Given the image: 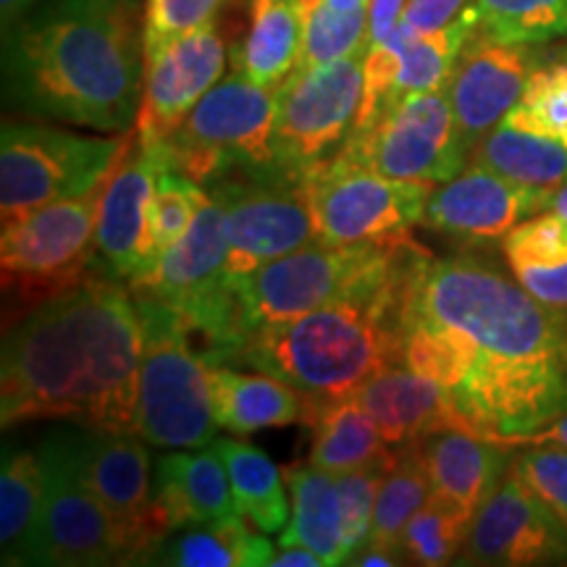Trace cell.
Returning a JSON list of instances; mask_svg holds the SVG:
<instances>
[{"label":"cell","instance_id":"cell-1","mask_svg":"<svg viewBox=\"0 0 567 567\" xmlns=\"http://www.w3.org/2000/svg\"><path fill=\"white\" fill-rule=\"evenodd\" d=\"M405 318L473 339L476 360L452 396L476 434H530L567 413V310L536 300L496 266L476 255H429L410 281Z\"/></svg>","mask_w":567,"mask_h":567},{"label":"cell","instance_id":"cell-2","mask_svg":"<svg viewBox=\"0 0 567 567\" xmlns=\"http://www.w3.org/2000/svg\"><path fill=\"white\" fill-rule=\"evenodd\" d=\"M142 318L130 284L92 266L6 326L0 423L66 421L137 434Z\"/></svg>","mask_w":567,"mask_h":567},{"label":"cell","instance_id":"cell-3","mask_svg":"<svg viewBox=\"0 0 567 567\" xmlns=\"http://www.w3.org/2000/svg\"><path fill=\"white\" fill-rule=\"evenodd\" d=\"M140 0H42L6 27V103L101 134H130L145 90Z\"/></svg>","mask_w":567,"mask_h":567},{"label":"cell","instance_id":"cell-4","mask_svg":"<svg viewBox=\"0 0 567 567\" xmlns=\"http://www.w3.org/2000/svg\"><path fill=\"white\" fill-rule=\"evenodd\" d=\"M429 255L408 234L379 292L347 297L289 323L255 331L231 363L258 368L321 402L358 394L375 373L400 363L408 287Z\"/></svg>","mask_w":567,"mask_h":567},{"label":"cell","instance_id":"cell-5","mask_svg":"<svg viewBox=\"0 0 567 567\" xmlns=\"http://www.w3.org/2000/svg\"><path fill=\"white\" fill-rule=\"evenodd\" d=\"M405 237L344 247L313 243L234 279L245 339L347 297L379 292L392 276L396 247Z\"/></svg>","mask_w":567,"mask_h":567},{"label":"cell","instance_id":"cell-6","mask_svg":"<svg viewBox=\"0 0 567 567\" xmlns=\"http://www.w3.org/2000/svg\"><path fill=\"white\" fill-rule=\"evenodd\" d=\"M142 358L137 379V434L158 450H195L216 442L208 360L187 323L168 305L137 297Z\"/></svg>","mask_w":567,"mask_h":567},{"label":"cell","instance_id":"cell-7","mask_svg":"<svg viewBox=\"0 0 567 567\" xmlns=\"http://www.w3.org/2000/svg\"><path fill=\"white\" fill-rule=\"evenodd\" d=\"M103 179L87 195L48 203L3 224L0 268H3L6 326L80 284L95 266V229Z\"/></svg>","mask_w":567,"mask_h":567},{"label":"cell","instance_id":"cell-8","mask_svg":"<svg viewBox=\"0 0 567 567\" xmlns=\"http://www.w3.org/2000/svg\"><path fill=\"white\" fill-rule=\"evenodd\" d=\"M276 92L234 71L213 84L172 137L155 147L168 166L203 187L224 176L276 168Z\"/></svg>","mask_w":567,"mask_h":567},{"label":"cell","instance_id":"cell-9","mask_svg":"<svg viewBox=\"0 0 567 567\" xmlns=\"http://www.w3.org/2000/svg\"><path fill=\"white\" fill-rule=\"evenodd\" d=\"M130 134L95 137L40 122H6L0 132L3 224L48 203L87 195L109 179Z\"/></svg>","mask_w":567,"mask_h":567},{"label":"cell","instance_id":"cell-10","mask_svg":"<svg viewBox=\"0 0 567 567\" xmlns=\"http://www.w3.org/2000/svg\"><path fill=\"white\" fill-rule=\"evenodd\" d=\"M365 53L292 71L276 92L274 163L281 174L305 182L350 137L363 101Z\"/></svg>","mask_w":567,"mask_h":567},{"label":"cell","instance_id":"cell-11","mask_svg":"<svg viewBox=\"0 0 567 567\" xmlns=\"http://www.w3.org/2000/svg\"><path fill=\"white\" fill-rule=\"evenodd\" d=\"M429 184L396 182L371 168L331 155L305 176L316 239L321 245H363L410 234L423 221Z\"/></svg>","mask_w":567,"mask_h":567},{"label":"cell","instance_id":"cell-12","mask_svg":"<svg viewBox=\"0 0 567 567\" xmlns=\"http://www.w3.org/2000/svg\"><path fill=\"white\" fill-rule=\"evenodd\" d=\"M334 155L389 179L436 187L463 172L471 151L442 90L405 97L365 132H352Z\"/></svg>","mask_w":567,"mask_h":567},{"label":"cell","instance_id":"cell-13","mask_svg":"<svg viewBox=\"0 0 567 567\" xmlns=\"http://www.w3.org/2000/svg\"><path fill=\"white\" fill-rule=\"evenodd\" d=\"M205 189L224 205L229 239L226 274L231 279L318 243L305 182L279 168L224 176Z\"/></svg>","mask_w":567,"mask_h":567},{"label":"cell","instance_id":"cell-14","mask_svg":"<svg viewBox=\"0 0 567 567\" xmlns=\"http://www.w3.org/2000/svg\"><path fill=\"white\" fill-rule=\"evenodd\" d=\"M45 481L34 565L101 567L134 563L137 551L126 530L71 467L55 429L38 446Z\"/></svg>","mask_w":567,"mask_h":567},{"label":"cell","instance_id":"cell-15","mask_svg":"<svg viewBox=\"0 0 567 567\" xmlns=\"http://www.w3.org/2000/svg\"><path fill=\"white\" fill-rule=\"evenodd\" d=\"M55 434L82 484L130 534L137 551L134 563H142L163 538L155 520L151 452L145 439L80 423L55 425Z\"/></svg>","mask_w":567,"mask_h":567},{"label":"cell","instance_id":"cell-16","mask_svg":"<svg viewBox=\"0 0 567 567\" xmlns=\"http://www.w3.org/2000/svg\"><path fill=\"white\" fill-rule=\"evenodd\" d=\"M463 557L499 567L563 563L567 526L513 467L473 517Z\"/></svg>","mask_w":567,"mask_h":567},{"label":"cell","instance_id":"cell-17","mask_svg":"<svg viewBox=\"0 0 567 567\" xmlns=\"http://www.w3.org/2000/svg\"><path fill=\"white\" fill-rule=\"evenodd\" d=\"M551 195L555 189L526 187L481 163H471L455 179L431 189L421 224L460 243H492L547 210Z\"/></svg>","mask_w":567,"mask_h":567},{"label":"cell","instance_id":"cell-18","mask_svg":"<svg viewBox=\"0 0 567 567\" xmlns=\"http://www.w3.org/2000/svg\"><path fill=\"white\" fill-rule=\"evenodd\" d=\"M226 59L229 51L224 34L218 32L216 21H210L172 42L158 59L147 63L145 90L134 124L137 140L158 145L172 137L205 92L224 80Z\"/></svg>","mask_w":567,"mask_h":567},{"label":"cell","instance_id":"cell-19","mask_svg":"<svg viewBox=\"0 0 567 567\" xmlns=\"http://www.w3.org/2000/svg\"><path fill=\"white\" fill-rule=\"evenodd\" d=\"M534 71L528 45H507L476 30L452 69L446 97L467 151L507 118Z\"/></svg>","mask_w":567,"mask_h":567},{"label":"cell","instance_id":"cell-20","mask_svg":"<svg viewBox=\"0 0 567 567\" xmlns=\"http://www.w3.org/2000/svg\"><path fill=\"white\" fill-rule=\"evenodd\" d=\"M163 155L132 132L122 158L105 184L95 229V266L113 279L130 284L140 274L145 247L147 205L163 168Z\"/></svg>","mask_w":567,"mask_h":567},{"label":"cell","instance_id":"cell-21","mask_svg":"<svg viewBox=\"0 0 567 567\" xmlns=\"http://www.w3.org/2000/svg\"><path fill=\"white\" fill-rule=\"evenodd\" d=\"M354 396L392 446L421 442L444 429H465L476 434L450 389L402 363L386 365Z\"/></svg>","mask_w":567,"mask_h":567},{"label":"cell","instance_id":"cell-22","mask_svg":"<svg viewBox=\"0 0 567 567\" xmlns=\"http://www.w3.org/2000/svg\"><path fill=\"white\" fill-rule=\"evenodd\" d=\"M153 507L163 538L179 528L237 515L221 455L213 446L163 452L153 473Z\"/></svg>","mask_w":567,"mask_h":567},{"label":"cell","instance_id":"cell-23","mask_svg":"<svg viewBox=\"0 0 567 567\" xmlns=\"http://www.w3.org/2000/svg\"><path fill=\"white\" fill-rule=\"evenodd\" d=\"M413 444L436 499L473 523L481 505L505 478L502 471L509 450L465 429L436 431Z\"/></svg>","mask_w":567,"mask_h":567},{"label":"cell","instance_id":"cell-24","mask_svg":"<svg viewBox=\"0 0 567 567\" xmlns=\"http://www.w3.org/2000/svg\"><path fill=\"white\" fill-rule=\"evenodd\" d=\"M208 381L218 429L234 436L295 423L310 425L321 402L276 375L239 373L224 363H208Z\"/></svg>","mask_w":567,"mask_h":567},{"label":"cell","instance_id":"cell-25","mask_svg":"<svg viewBox=\"0 0 567 567\" xmlns=\"http://www.w3.org/2000/svg\"><path fill=\"white\" fill-rule=\"evenodd\" d=\"M247 517L229 515L218 520L197 523L174 530L161 538L142 557V565H172V567H264L271 565L274 544L268 534L247 526Z\"/></svg>","mask_w":567,"mask_h":567},{"label":"cell","instance_id":"cell-26","mask_svg":"<svg viewBox=\"0 0 567 567\" xmlns=\"http://www.w3.org/2000/svg\"><path fill=\"white\" fill-rule=\"evenodd\" d=\"M308 6L310 0H252L250 27L234 53L239 74L279 90L300 59Z\"/></svg>","mask_w":567,"mask_h":567},{"label":"cell","instance_id":"cell-27","mask_svg":"<svg viewBox=\"0 0 567 567\" xmlns=\"http://www.w3.org/2000/svg\"><path fill=\"white\" fill-rule=\"evenodd\" d=\"M284 478L292 499L289 526L281 530L279 547H308L323 565H344L342 502L337 476L313 463L284 467Z\"/></svg>","mask_w":567,"mask_h":567},{"label":"cell","instance_id":"cell-28","mask_svg":"<svg viewBox=\"0 0 567 567\" xmlns=\"http://www.w3.org/2000/svg\"><path fill=\"white\" fill-rule=\"evenodd\" d=\"M45 481L38 450L6 446L0 467V557L3 565H34Z\"/></svg>","mask_w":567,"mask_h":567},{"label":"cell","instance_id":"cell-29","mask_svg":"<svg viewBox=\"0 0 567 567\" xmlns=\"http://www.w3.org/2000/svg\"><path fill=\"white\" fill-rule=\"evenodd\" d=\"M509 271L536 300L567 310V221L559 213H536L502 243Z\"/></svg>","mask_w":567,"mask_h":567},{"label":"cell","instance_id":"cell-30","mask_svg":"<svg viewBox=\"0 0 567 567\" xmlns=\"http://www.w3.org/2000/svg\"><path fill=\"white\" fill-rule=\"evenodd\" d=\"M310 429H313V444H310L308 463L334 476L394 457L392 444H386L379 425L360 408L354 394L318 402Z\"/></svg>","mask_w":567,"mask_h":567},{"label":"cell","instance_id":"cell-31","mask_svg":"<svg viewBox=\"0 0 567 567\" xmlns=\"http://www.w3.org/2000/svg\"><path fill=\"white\" fill-rule=\"evenodd\" d=\"M218 452L229 473V484L237 513L247 517L260 534H281L292 515V502L284 494L281 467L258 446L243 439L221 436L210 444Z\"/></svg>","mask_w":567,"mask_h":567},{"label":"cell","instance_id":"cell-32","mask_svg":"<svg viewBox=\"0 0 567 567\" xmlns=\"http://www.w3.org/2000/svg\"><path fill=\"white\" fill-rule=\"evenodd\" d=\"M471 163H481L507 179L538 189H557L567 179V147L563 142L517 130L507 122L473 147Z\"/></svg>","mask_w":567,"mask_h":567},{"label":"cell","instance_id":"cell-33","mask_svg":"<svg viewBox=\"0 0 567 567\" xmlns=\"http://www.w3.org/2000/svg\"><path fill=\"white\" fill-rule=\"evenodd\" d=\"M478 30V17L473 6L460 13V17L446 24L444 30L417 34L408 42L405 55H402L400 74H396L394 87L389 92L386 111L400 105L410 95L421 92H442L450 84L452 69H455L457 55L465 48L467 38ZM384 111V113H386Z\"/></svg>","mask_w":567,"mask_h":567},{"label":"cell","instance_id":"cell-34","mask_svg":"<svg viewBox=\"0 0 567 567\" xmlns=\"http://www.w3.org/2000/svg\"><path fill=\"white\" fill-rule=\"evenodd\" d=\"M431 481L415 444L396 446L394 463L389 465L375 496V513L368 544L381 549L400 551L402 530L417 509L431 499ZM402 555V551H400ZM405 559V557H402Z\"/></svg>","mask_w":567,"mask_h":567},{"label":"cell","instance_id":"cell-35","mask_svg":"<svg viewBox=\"0 0 567 567\" xmlns=\"http://www.w3.org/2000/svg\"><path fill=\"white\" fill-rule=\"evenodd\" d=\"M208 189L200 182L189 179L182 172L163 163L155 193L147 205V224H145V247H142V266L140 276L153 271L155 264L179 243L184 234L193 226L197 210L203 208ZM132 279V281H134Z\"/></svg>","mask_w":567,"mask_h":567},{"label":"cell","instance_id":"cell-36","mask_svg":"<svg viewBox=\"0 0 567 567\" xmlns=\"http://www.w3.org/2000/svg\"><path fill=\"white\" fill-rule=\"evenodd\" d=\"M478 30L507 45L567 38V0H473Z\"/></svg>","mask_w":567,"mask_h":567},{"label":"cell","instance_id":"cell-37","mask_svg":"<svg viewBox=\"0 0 567 567\" xmlns=\"http://www.w3.org/2000/svg\"><path fill=\"white\" fill-rule=\"evenodd\" d=\"M368 51V6L342 11L326 0H310L302 51L295 71H310Z\"/></svg>","mask_w":567,"mask_h":567},{"label":"cell","instance_id":"cell-38","mask_svg":"<svg viewBox=\"0 0 567 567\" xmlns=\"http://www.w3.org/2000/svg\"><path fill=\"white\" fill-rule=\"evenodd\" d=\"M505 122L567 147V51L530 71L526 90Z\"/></svg>","mask_w":567,"mask_h":567},{"label":"cell","instance_id":"cell-39","mask_svg":"<svg viewBox=\"0 0 567 567\" xmlns=\"http://www.w3.org/2000/svg\"><path fill=\"white\" fill-rule=\"evenodd\" d=\"M473 523L439 502L434 494L402 530L400 551L410 565H450L465 549Z\"/></svg>","mask_w":567,"mask_h":567},{"label":"cell","instance_id":"cell-40","mask_svg":"<svg viewBox=\"0 0 567 567\" xmlns=\"http://www.w3.org/2000/svg\"><path fill=\"white\" fill-rule=\"evenodd\" d=\"M226 0H147L145 3V69L184 34L216 21Z\"/></svg>","mask_w":567,"mask_h":567},{"label":"cell","instance_id":"cell-41","mask_svg":"<svg viewBox=\"0 0 567 567\" xmlns=\"http://www.w3.org/2000/svg\"><path fill=\"white\" fill-rule=\"evenodd\" d=\"M396 455V450H394ZM392 460L384 463H373L358 471H347L337 476L339 502H342V534H344V565L360 547H365L368 536H371L373 513H375V496L384 473L389 471Z\"/></svg>","mask_w":567,"mask_h":567},{"label":"cell","instance_id":"cell-42","mask_svg":"<svg viewBox=\"0 0 567 567\" xmlns=\"http://www.w3.org/2000/svg\"><path fill=\"white\" fill-rule=\"evenodd\" d=\"M515 471L567 526V446H526Z\"/></svg>","mask_w":567,"mask_h":567},{"label":"cell","instance_id":"cell-43","mask_svg":"<svg viewBox=\"0 0 567 567\" xmlns=\"http://www.w3.org/2000/svg\"><path fill=\"white\" fill-rule=\"evenodd\" d=\"M465 9L467 0H410L400 24L405 27L413 38H417V34L444 30V27L452 24Z\"/></svg>","mask_w":567,"mask_h":567},{"label":"cell","instance_id":"cell-44","mask_svg":"<svg viewBox=\"0 0 567 567\" xmlns=\"http://www.w3.org/2000/svg\"><path fill=\"white\" fill-rule=\"evenodd\" d=\"M494 444L505 446V450H526V446H567V413L557 415L555 421H549L542 429L530 431V434L520 436H486Z\"/></svg>","mask_w":567,"mask_h":567},{"label":"cell","instance_id":"cell-45","mask_svg":"<svg viewBox=\"0 0 567 567\" xmlns=\"http://www.w3.org/2000/svg\"><path fill=\"white\" fill-rule=\"evenodd\" d=\"M410 0H371L368 3V45L389 38L400 27Z\"/></svg>","mask_w":567,"mask_h":567},{"label":"cell","instance_id":"cell-46","mask_svg":"<svg viewBox=\"0 0 567 567\" xmlns=\"http://www.w3.org/2000/svg\"><path fill=\"white\" fill-rule=\"evenodd\" d=\"M323 559L308 547H281L271 559V567H321Z\"/></svg>","mask_w":567,"mask_h":567},{"label":"cell","instance_id":"cell-47","mask_svg":"<svg viewBox=\"0 0 567 567\" xmlns=\"http://www.w3.org/2000/svg\"><path fill=\"white\" fill-rule=\"evenodd\" d=\"M38 3H42V0H0V13H3V30H6V27H11L19 17H24V13L34 9Z\"/></svg>","mask_w":567,"mask_h":567},{"label":"cell","instance_id":"cell-48","mask_svg":"<svg viewBox=\"0 0 567 567\" xmlns=\"http://www.w3.org/2000/svg\"><path fill=\"white\" fill-rule=\"evenodd\" d=\"M549 208L555 210V213H559V216H563L565 221H567V179L555 189V195H551V205H549Z\"/></svg>","mask_w":567,"mask_h":567},{"label":"cell","instance_id":"cell-49","mask_svg":"<svg viewBox=\"0 0 567 567\" xmlns=\"http://www.w3.org/2000/svg\"><path fill=\"white\" fill-rule=\"evenodd\" d=\"M329 6H334V9H342V11H352V9H363V6L371 3V0H326Z\"/></svg>","mask_w":567,"mask_h":567}]
</instances>
